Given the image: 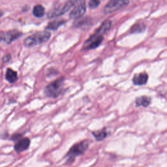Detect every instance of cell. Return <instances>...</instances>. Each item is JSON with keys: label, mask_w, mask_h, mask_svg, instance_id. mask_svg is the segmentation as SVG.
<instances>
[{"label": "cell", "mask_w": 167, "mask_h": 167, "mask_svg": "<svg viewBox=\"0 0 167 167\" xmlns=\"http://www.w3.org/2000/svg\"><path fill=\"white\" fill-rule=\"evenodd\" d=\"M100 4V2L99 0H90L89 2V7L91 8H95L99 6Z\"/></svg>", "instance_id": "18"}, {"label": "cell", "mask_w": 167, "mask_h": 167, "mask_svg": "<svg viewBox=\"0 0 167 167\" xmlns=\"http://www.w3.org/2000/svg\"><path fill=\"white\" fill-rule=\"evenodd\" d=\"M89 145V141L88 140H84L72 145L70 148L69 151L66 154V157L67 158L66 163H72V162H74L76 157L84 154V153L88 149Z\"/></svg>", "instance_id": "1"}, {"label": "cell", "mask_w": 167, "mask_h": 167, "mask_svg": "<svg viewBox=\"0 0 167 167\" xmlns=\"http://www.w3.org/2000/svg\"><path fill=\"white\" fill-rule=\"evenodd\" d=\"M85 12V3H80L79 5H76L70 14V17L72 19H78L82 17Z\"/></svg>", "instance_id": "5"}, {"label": "cell", "mask_w": 167, "mask_h": 167, "mask_svg": "<svg viewBox=\"0 0 167 167\" xmlns=\"http://www.w3.org/2000/svg\"><path fill=\"white\" fill-rule=\"evenodd\" d=\"M8 56H9V55H7V56L4 57L3 59V61L4 62H8V60H9V59H10V57L8 58H7Z\"/></svg>", "instance_id": "20"}, {"label": "cell", "mask_w": 167, "mask_h": 167, "mask_svg": "<svg viewBox=\"0 0 167 167\" xmlns=\"http://www.w3.org/2000/svg\"><path fill=\"white\" fill-rule=\"evenodd\" d=\"M74 4H75L74 1H68L63 5V7L60 8H57L55 11H54L51 12L50 14H49V16H50L49 17L50 18H52V17L58 16L59 15H62L63 14H65L66 12H67L72 6H73Z\"/></svg>", "instance_id": "7"}, {"label": "cell", "mask_w": 167, "mask_h": 167, "mask_svg": "<svg viewBox=\"0 0 167 167\" xmlns=\"http://www.w3.org/2000/svg\"><path fill=\"white\" fill-rule=\"evenodd\" d=\"M22 134L16 133V134H15L13 136H12L11 137V140H17L21 139V137H22Z\"/></svg>", "instance_id": "19"}, {"label": "cell", "mask_w": 167, "mask_h": 167, "mask_svg": "<svg viewBox=\"0 0 167 167\" xmlns=\"http://www.w3.org/2000/svg\"><path fill=\"white\" fill-rule=\"evenodd\" d=\"M65 78H60L49 84L45 89V95L51 98H57L63 93Z\"/></svg>", "instance_id": "2"}, {"label": "cell", "mask_w": 167, "mask_h": 167, "mask_svg": "<svg viewBox=\"0 0 167 167\" xmlns=\"http://www.w3.org/2000/svg\"><path fill=\"white\" fill-rule=\"evenodd\" d=\"M92 135L94 137H95L96 140L101 141L106 138L107 136H108V132H106V131L105 129H103L102 130H100V131H93Z\"/></svg>", "instance_id": "13"}, {"label": "cell", "mask_w": 167, "mask_h": 167, "mask_svg": "<svg viewBox=\"0 0 167 167\" xmlns=\"http://www.w3.org/2000/svg\"><path fill=\"white\" fill-rule=\"evenodd\" d=\"M2 15H3V12L1 10H0V17L2 16Z\"/></svg>", "instance_id": "21"}, {"label": "cell", "mask_w": 167, "mask_h": 167, "mask_svg": "<svg viewBox=\"0 0 167 167\" xmlns=\"http://www.w3.org/2000/svg\"><path fill=\"white\" fill-rule=\"evenodd\" d=\"M50 37V33L48 32H40L25 38L24 44L25 46H33L48 41Z\"/></svg>", "instance_id": "3"}, {"label": "cell", "mask_w": 167, "mask_h": 167, "mask_svg": "<svg viewBox=\"0 0 167 167\" xmlns=\"http://www.w3.org/2000/svg\"><path fill=\"white\" fill-rule=\"evenodd\" d=\"M5 78L10 83H13L18 79V75L16 71L11 69V68H8L6 72Z\"/></svg>", "instance_id": "12"}, {"label": "cell", "mask_w": 167, "mask_h": 167, "mask_svg": "<svg viewBox=\"0 0 167 167\" xmlns=\"http://www.w3.org/2000/svg\"><path fill=\"white\" fill-rule=\"evenodd\" d=\"M102 41V36L97 35V34L95 33V35L92 36V37L85 42V45H88L86 46L87 49H93L97 48V47L101 44Z\"/></svg>", "instance_id": "8"}, {"label": "cell", "mask_w": 167, "mask_h": 167, "mask_svg": "<svg viewBox=\"0 0 167 167\" xmlns=\"http://www.w3.org/2000/svg\"><path fill=\"white\" fill-rule=\"evenodd\" d=\"M30 140L28 138L21 139L15 144V150L17 153H20L26 150L30 145Z\"/></svg>", "instance_id": "6"}, {"label": "cell", "mask_w": 167, "mask_h": 167, "mask_svg": "<svg viewBox=\"0 0 167 167\" xmlns=\"http://www.w3.org/2000/svg\"><path fill=\"white\" fill-rule=\"evenodd\" d=\"M63 23V20H55L54 21V22L49 23V24L47 25L46 28L48 29H52V30H55V29H57Z\"/></svg>", "instance_id": "16"}, {"label": "cell", "mask_w": 167, "mask_h": 167, "mask_svg": "<svg viewBox=\"0 0 167 167\" xmlns=\"http://www.w3.org/2000/svg\"><path fill=\"white\" fill-rule=\"evenodd\" d=\"M110 26H111L110 21H106L105 22H104L101 25L99 29L97 31L96 34H97V35H102V34L105 33L107 31L109 30V29L110 28Z\"/></svg>", "instance_id": "14"}, {"label": "cell", "mask_w": 167, "mask_h": 167, "mask_svg": "<svg viewBox=\"0 0 167 167\" xmlns=\"http://www.w3.org/2000/svg\"><path fill=\"white\" fill-rule=\"evenodd\" d=\"M129 3V0H110L104 8L106 14H110L118 11L119 8L126 6Z\"/></svg>", "instance_id": "4"}, {"label": "cell", "mask_w": 167, "mask_h": 167, "mask_svg": "<svg viewBox=\"0 0 167 167\" xmlns=\"http://www.w3.org/2000/svg\"><path fill=\"white\" fill-rule=\"evenodd\" d=\"M33 13L36 17H42L45 14V8L41 5H37L33 8Z\"/></svg>", "instance_id": "15"}, {"label": "cell", "mask_w": 167, "mask_h": 167, "mask_svg": "<svg viewBox=\"0 0 167 167\" xmlns=\"http://www.w3.org/2000/svg\"><path fill=\"white\" fill-rule=\"evenodd\" d=\"M21 33L16 31L10 32L7 33H2V35L0 36V40L3 39L7 42H11V41L16 39V38L19 37Z\"/></svg>", "instance_id": "11"}, {"label": "cell", "mask_w": 167, "mask_h": 167, "mask_svg": "<svg viewBox=\"0 0 167 167\" xmlns=\"http://www.w3.org/2000/svg\"><path fill=\"white\" fill-rule=\"evenodd\" d=\"M148 80V75L145 72L136 74L132 78V82L135 85H143L146 84Z\"/></svg>", "instance_id": "9"}, {"label": "cell", "mask_w": 167, "mask_h": 167, "mask_svg": "<svg viewBox=\"0 0 167 167\" xmlns=\"http://www.w3.org/2000/svg\"><path fill=\"white\" fill-rule=\"evenodd\" d=\"M145 25L142 24H137L132 26L131 29V33H140L144 31Z\"/></svg>", "instance_id": "17"}, {"label": "cell", "mask_w": 167, "mask_h": 167, "mask_svg": "<svg viewBox=\"0 0 167 167\" xmlns=\"http://www.w3.org/2000/svg\"><path fill=\"white\" fill-rule=\"evenodd\" d=\"M152 99L148 96L142 95L136 98L135 104L136 106L148 107L151 104Z\"/></svg>", "instance_id": "10"}]
</instances>
